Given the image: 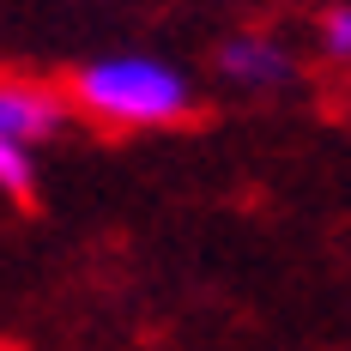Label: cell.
<instances>
[{"instance_id":"obj_1","label":"cell","mask_w":351,"mask_h":351,"mask_svg":"<svg viewBox=\"0 0 351 351\" xmlns=\"http://www.w3.org/2000/svg\"><path fill=\"white\" fill-rule=\"evenodd\" d=\"M79 104L97 109L104 121H170L188 109V79L164 61L121 55L79 73Z\"/></svg>"},{"instance_id":"obj_2","label":"cell","mask_w":351,"mask_h":351,"mask_svg":"<svg viewBox=\"0 0 351 351\" xmlns=\"http://www.w3.org/2000/svg\"><path fill=\"white\" fill-rule=\"evenodd\" d=\"M61 128V97L36 91V85H0V140L31 145Z\"/></svg>"},{"instance_id":"obj_3","label":"cell","mask_w":351,"mask_h":351,"mask_svg":"<svg viewBox=\"0 0 351 351\" xmlns=\"http://www.w3.org/2000/svg\"><path fill=\"white\" fill-rule=\"evenodd\" d=\"M218 67L230 79H243V85H279V79H291V55L273 36H230L224 55H218Z\"/></svg>"},{"instance_id":"obj_4","label":"cell","mask_w":351,"mask_h":351,"mask_svg":"<svg viewBox=\"0 0 351 351\" xmlns=\"http://www.w3.org/2000/svg\"><path fill=\"white\" fill-rule=\"evenodd\" d=\"M0 188L6 194H25L31 188V152L12 145V140H0Z\"/></svg>"},{"instance_id":"obj_5","label":"cell","mask_w":351,"mask_h":351,"mask_svg":"<svg viewBox=\"0 0 351 351\" xmlns=\"http://www.w3.org/2000/svg\"><path fill=\"white\" fill-rule=\"evenodd\" d=\"M321 43H327L333 55H351V6L327 12V25H321Z\"/></svg>"}]
</instances>
